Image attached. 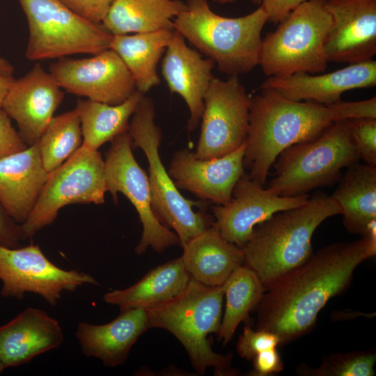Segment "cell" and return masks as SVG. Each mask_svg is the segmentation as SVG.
Returning <instances> with one entry per match:
<instances>
[{
	"instance_id": "obj_1",
	"label": "cell",
	"mask_w": 376,
	"mask_h": 376,
	"mask_svg": "<svg viewBox=\"0 0 376 376\" xmlns=\"http://www.w3.org/2000/svg\"><path fill=\"white\" fill-rule=\"evenodd\" d=\"M376 253V231L324 246L265 289L256 329L276 334L280 345L312 330L327 303L350 285L357 267Z\"/></svg>"
},
{
	"instance_id": "obj_2",
	"label": "cell",
	"mask_w": 376,
	"mask_h": 376,
	"mask_svg": "<svg viewBox=\"0 0 376 376\" xmlns=\"http://www.w3.org/2000/svg\"><path fill=\"white\" fill-rule=\"evenodd\" d=\"M376 118V97L324 105L295 101L271 89L251 97L249 127L244 166L254 182L264 185L269 169L285 148L318 136L334 123L353 118Z\"/></svg>"
},
{
	"instance_id": "obj_3",
	"label": "cell",
	"mask_w": 376,
	"mask_h": 376,
	"mask_svg": "<svg viewBox=\"0 0 376 376\" xmlns=\"http://www.w3.org/2000/svg\"><path fill=\"white\" fill-rule=\"evenodd\" d=\"M336 214H341L340 207L324 193L309 197L302 205L275 213L255 226L242 248L244 265L257 274L266 289L309 260L315 230Z\"/></svg>"
},
{
	"instance_id": "obj_4",
	"label": "cell",
	"mask_w": 376,
	"mask_h": 376,
	"mask_svg": "<svg viewBox=\"0 0 376 376\" xmlns=\"http://www.w3.org/2000/svg\"><path fill=\"white\" fill-rule=\"evenodd\" d=\"M186 8L173 20L179 32L229 76L244 74L258 65L261 33L267 22L259 6L248 15L226 17L215 13L207 0H187Z\"/></svg>"
},
{
	"instance_id": "obj_5",
	"label": "cell",
	"mask_w": 376,
	"mask_h": 376,
	"mask_svg": "<svg viewBox=\"0 0 376 376\" xmlns=\"http://www.w3.org/2000/svg\"><path fill=\"white\" fill-rule=\"evenodd\" d=\"M224 297L221 286L206 285L191 277L178 295L146 309L149 329H166L178 338L198 373L212 368L217 375H235L232 356L214 352L207 338L219 331Z\"/></svg>"
},
{
	"instance_id": "obj_6",
	"label": "cell",
	"mask_w": 376,
	"mask_h": 376,
	"mask_svg": "<svg viewBox=\"0 0 376 376\" xmlns=\"http://www.w3.org/2000/svg\"><path fill=\"white\" fill-rule=\"evenodd\" d=\"M326 0H306L262 38L258 65L267 77L323 73L324 47L331 26Z\"/></svg>"
},
{
	"instance_id": "obj_7",
	"label": "cell",
	"mask_w": 376,
	"mask_h": 376,
	"mask_svg": "<svg viewBox=\"0 0 376 376\" xmlns=\"http://www.w3.org/2000/svg\"><path fill=\"white\" fill-rule=\"evenodd\" d=\"M346 120L334 123L312 140L283 150L274 163L275 172L268 187L292 197L338 182L341 170L359 160Z\"/></svg>"
},
{
	"instance_id": "obj_8",
	"label": "cell",
	"mask_w": 376,
	"mask_h": 376,
	"mask_svg": "<svg viewBox=\"0 0 376 376\" xmlns=\"http://www.w3.org/2000/svg\"><path fill=\"white\" fill-rule=\"evenodd\" d=\"M155 120L154 102L143 95L127 132L132 148H141L147 158L154 212L164 226L174 230L182 246L214 222L207 214L194 211L201 202L185 198L166 170L159 155L162 131Z\"/></svg>"
},
{
	"instance_id": "obj_9",
	"label": "cell",
	"mask_w": 376,
	"mask_h": 376,
	"mask_svg": "<svg viewBox=\"0 0 376 376\" xmlns=\"http://www.w3.org/2000/svg\"><path fill=\"white\" fill-rule=\"evenodd\" d=\"M26 17L30 61L96 54L109 49L113 35L102 25L79 16L61 0H18Z\"/></svg>"
},
{
	"instance_id": "obj_10",
	"label": "cell",
	"mask_w": 376,
	"mask_h": 376,
	"mask_svg": "<svg viewBox=\"0 0 376 376\" xmlns=\"http://www.w3.org/2000/svg\"><path fill=\"white\" fill-rule=\"evenodd\" d=\"M107 192L104 159L98 150L81 145L69 159L49 173L36 204L22 228L31 238L52 224L70 204L101 205Z\"/></svg>"
},
{
	"instance_id": "obj_11",
	"label": "cell",
	"mask_w": 376,
	"mask_h": 376,
	"mask_svg": "<svg viewBox=\"0 0 376 376\" xmlns=\"http://www.w3.org/2000/svg\"><path fill=\"white\" fill-rule=\"evenodd\" d=\"M111 142L104 158L107 191L115 202L118 193L123 194L139 214L143 231L135 253L141 255L148 247L162 253L180 244L178 235L164 226L154 212L148 175L134 158L128 132L118 135Z\"/></svg>"
},
{
	"instance_id": "obj_12",
	"label": "cell",
	"mask_w": 376,
	"mask_h": 376,
	"mask_svg": "<svg viewBox=\"0 0 376 376\" xmlns=\"http://www.w3.org/2000/svg\"><path fill=\"white\" fill-rule=\"evenodd\" d=\"M251 97L237 75L214 77L204 97L201 128L195 156L210 159L242 146L249 127Z\"/></svg>"
},
{
	"instance_id": "obj_13",
	"label": "cell",
	"mask_w": 376,
	"mask_h": 376,
	"mask_svg": "<svg viewBox=\"0 0 376 376\" xmlns=\"http://www.w3.org/2000/svg\"><path fill=\"white\" fill-rule=\"evenodd\" d=\"M0 280L3 297L22 299L25 293L33 292L51 306L56 305L64 291L73 292L86 284L98 285L88 274L55 265L33 244L14 249L0 245Z\"/></svg>"
},
{
	"instance_id": "obj_14",
	"label": "cell",
	"mask_w": 376,
	"mask_h": 376,
	"mask_svg": "<svg viewBox=\"0 0 376 376\" xmlns=\"http://www.w3.org/2000/svg\"><path fill=\"white\" fill-rule=\"evenodd\" d=\"M49 72L66 92L109 104H120L137 91L125 63L110 48L91 57L59 58Z\"/></svg>"
},
{
	"instance_id": "obj_15",
	"label": "cell",
	"mask_w": 376,
	"mask_h": 376,
	"mask_svg": "<svg viewBox=\"0 0 376 376\" xmlns=\"http://www.w3.org/2000/svg\"><path fill=\"white\" fill-rule=\"evenodd\" d=\"M308 194L282 196L271 188H264L245 173L237 182L231 199L212 207L222 236L242 248L249 240L256 226L276 212L305 204Z\"/></svg>"
},
{
	"instance_id": "obj_16",
	"label": "cell",
	"mask_w": 376,
	"mask_h": 376,
	"mask_svg": "<svg viewBox=\"0 0 376 376\" xmlns=\"http://www.w3.org/2000/svg\"><path fill=\"white\" fill-rule=\"evenodd\" d=\"M331 18L324 51L328 62L355 63L376 54V0H326Z\"/></svg>"
},
{
	"instance_id": "obj_17",
	"label": "cell",
	"mask_w": 376,
	"mask_h": 376,
	"mask_svg": "<svg viewBox=\"0 0 376 376\" xmlns=\"http://www.w3.org/2000/svg\"><path fill=\"white\" fill-rule=\"evenodd\" d=\"M64 97L63 90L49 72L36 63L27 73L14 79L1 109L15 121L24 143H36Z\"/></svg>"
},
{
	"instance_id": "obj_18",
	"label": "cell",
	"mask_w": 376,
	"mask_h": 376,
	"mask_svg": "<svg viewBox=\"0 0 376 376\" xmlns=\"http://www.w3.org/2000/svg\"><path fill=\"white\" fill-rule=\"evenodd\" d=\"M245 143L237 150L220 157L201 159L184 148L173 155L168 173L178 189L193 194L217 205L230 201L239 179L245 174Z\"/></svg>"
},
{
	"instance_id": "obj_19",
	"label": "cell",
	"mask_w": 376,
	"mask_h": 376,
	"mask_svg": "<svg viewBox=\"0 0 376 376\" xmlns=\"http://www.w3.org/2000/svg\"><path fill=\"white\" fill-rule=\"evenodd\" d=\"M376 86V61L369 60L348 64L322 75L299 72L283 77H267L260 89L274 90L295 101H312L324 105L335 104L348 91Z\"/></svg>"
},
{
	"instance_id": "obj_20",
	"label": "cell",
	"mask_w": 376,
	"mask_h": 376,
	"mask_svg": "<svg viewBox=\"0 0 376 376\" xmlns=\"http://www.w3.org/2000/svg\"><path fill=\"white\" fill-rule=\"evenodd\" d=\"M185 38L174 30L162 58V74L170 91L179 95L189 111L187 130H195L201 122L204 97L214 77V62L190 48Z\"/></svg>"
},
{
	"instance_id": "obj_21",
	"label": "cell",
	"mask_w": 376,
	"mask_h": 376,
	"mask_svg": "<svg viewBox=\"0 0 376 376\" xmlns=\"http://www.w3.org/2000/svg\"><path fill=\"white\" fill-rule=\"evenodd\" d=\"M64 339L58 322L45 311L29 307L0 326V357L5 368L28 363L58 348Z\"/></svg>"
},
{
	"instance_id": "obj_22",
	"label": "cell",
	"mask_w": 376,
	"mask_h": 376,
	"mask_svg": "<svg viewBox=\"0 0 376 376\" xmlns=\"http://www.w3.org/2000/svg\"><path fill=\"white\" fill-rule=\"evenodd\" d=\"M48 174L37 142L0 159V203L19 224L33 210Z\"/></svg>"
},
{
	"instance_id": "obj_23",
	"label": "cell",
	"mask_w": 376,
	"mask_h": 376,
	"mask_svg": "<svg viewBox=\"0 0 376 376\" xmlns=\"http://www.w3.org/2000/svg\"><path fill=\"white\" fill-rule=\"evenodd\" d=\"M149 329L144 308H133L120 312L110 322L93 324L79 322L77 338L83 354L95 357L109 367L122 365L138 338Z\"/></svg>"
},
{
	"instance_id": "obj_24",
	"label": "cell",
	"mask_w": 376,
	"mask_h": 376,
	"mask_svg": "<svg viewBox=\"0 0 376 376\" xmlns=\"http://www.w3.org/2000/svg\"><path fill=\"white\" fill-rule=\"evenodd\" d=\"M180 256L190 276L209 286H221L244 264L242 248L226 240L214 222L182 245Z\"/></svg>"
},
{
	"instance_id": "obj_25",
	"label": "cell",
	"mask_w": 376,
	"mask_h": 376,
	"mask_svg": "<svg viewBox=\"0 0 376 376\" xmlns=\"http://www.w3.org/2000/svg\"><path fill=\"white\" fill-rule=\"evenodd\" d=\"M338 182L331 196L340 207L345 229L361 236L376 231V166L355 163Z\"/></svg>"
},
{
	"instance_id": "obj_26",
	"label": "cell",
	"mask_w": 376,
	"mask_h": 376,
	"mask_svg": "<svg viewBox=\"0 0 376 376\" xmlns=\"http://www.w3.org/2000/svg\"><path fill=\"white\" fill-rule=\"evenodd\" d=\"M191 276L181 257L157 266L134 285L104 294V302L117 306L120 312L147 309L178 295L187 286Z\"/></svg>"
},
{
	"instance_id": "obj_27",
	"label": "cell",
	"mask_w": 376,
	"mask_h": 376,
	"mask_svg": "<svg viewBox=\"0 0 376 376\" xmlns=\"http://www.w3.org/2000/svg\"><path fill=\"white\" fill-rule=\"evenodd\" d=\"M174 29L113 36L110 44L130 72L138 91L145 94L160 83L157 65Z\"/></svg>"
},
{
	"instance_id": "obj_28",
	"label": "cell",
	"mask_w": 376,
	"mask_h": 376,
	"mask_svg": "<svg viewBox=\"0 0 376 376\" xmlns=\"http://www.w3.org/2000/svg\"><path fill=\"white\" fill-rule=\"evenodd\" d=\"M185 8L181 0H115L102 24L113 36L173 29Z\"/></svg>"
},
{
	"instance_id": "obj_29",
	"label": "cell",
	"mask_w": 376,
	"mask_h": 376,
	"mask_svg": "<svg viewBox=\"0 0 376 376\" xmlns=\"http://www.w3.org/2000/svg\"><path fill=\"white\" fill-rule=\"evenodd\" d=\"M143 95L136 91L127 100L115 105L88 99L79 100L75 109L81 123L82 146L98 150L105 143L127 132L130 119Z\"/></svg>"
},
{
	"instance_id": "obj_30",
	"label": "cell",
	"mask_w": 376,
	"mask_h": 376,
	"mask_svg": "<svg viewBox=\"0 0 376 376\" xmlns=\"http://www.w3.org/2000/svg\"><path fill=\"white\" fill-rule=\"evenodd\" d=\"M221 288L226 297V306L217 335L226 345L241 322L258 306L265 288L257 274L244 264L230 274Z\"/></svg>"
},
{
	"instance_id": "obj_31",
	"label": "cell",
	"mask_w": 376,
	"mask_h": 376,
	"mask_svg": "<svg viewBox=\"0 0 376 376\" xmlns=\"http://www.w3.org/2000/svg\"><path fill=\"white\" fill-rule=\"evenodd\" d=\"M83 143L76 110L54 116L37 141L45 171L50 173L63 164Z\"/></svg>"
},
{
	"instance_id": "obj_32",
	"label": "cell",
	"mask_w": 376,
	"mask_h": 376,
	"mask_svg": "<svg viewBox=\"0 0 376 376\" xmlns=\"http://www.w3.org/2000/svg\"><path fill=\"white\" fill-rule=\"evenodd\" d=\"M375 361L374 350L336 353L324 357L317 368L300 364L296 372L306 376H373Z\"/></svg>"
},
{
	"instance_id": "obj_33",
	"label": "cell",
	"mask_w": 376,
	"mask_h": 376,
	"mask_svg": "<svg viewBox=\"0 0 376 376\" xmlns=\"http://www.w3.org/2000/svg\"><path fill=\"white\" fill-rule=\"evenodd\" d=\"M346 121L359 159L376 166V118H353Z\"/></svg>"
},
{
	"instance_id": "obj_34",
	"label": "cell",
	"mask_w": 376,
	"mask_h": 376,
	"mask_svg": "<svg viewBox=\"0 0 376 376\" xmlns=\"http://www.w3.org/2000/svg\"><path fill=\"white\" fill-rule=\"evenodd\" d=\"M280 345L279 336L265 329L253 330L246 324L237 343V352L242 358L251 360L260 352Z\"/></svg>"
},
{
	"instance_id": "obj_35",
	"label": "cell",
	"mask_w": 376,
	"mask_h": 376,
	"mask_svg": "<svg viewBox=\"0 0 376 376\" xmlns=\"http://www.w3.org/2000/svg\"><path fill=\"white\" fill-rule=\"evenodd\" d=\"M84 19L102 24L115 0H61Z\"/></svg>"
},
{
	"instance_id": "obj_36",
	"label": "cell",
	"mask_w": 376,
	"mask_h": 376,
	"mask_svg": "<svg viewBox=\"0 0 376 376\" xmlns=\"http://www.w3.org/2000/svg\"><path fill=\"white\" fill-rule=\"evenodd\" d=\"M27 147L13 126L10 118L0 109V159Z\"/></svg>"
},
{
	"instance_id": "obj_37",
	"label": "cell",
	"mask_w": 376,
	"mask_h": 376,
	"mask_svg": "<svg viewBox=\"0 0 376 376\" xmlns=\"http://www.w3.org/2000/svg\"><path fill=\"white\" fill-rule=\"evenodd\" d=\"M253 368L249 375L269 376L278 374L284 369L281 355L276 347L259 352L251 359Z\"/></svg>"
},
{
	"instance_id": "obj_38",
	"label": "cell",
	"mask_w": 376,
	"mask_h": 376,
	"mask_svg": "<svg viewBox=\"0 0 376 376\" xmlns=\"http://www.w3.org/2000/svg\"><path fill=\"white\" fill-rule=\"evenodd\" d=\"M26 239L22 226L8 214L0 203V245L18 248L21 242Z\"/></svg>"
},
{
	"instance_id": "obj_39",
	"label": "cell",
	"mask_w": 376,
	"mask_h": 376,
	"mask_svg": "<svg viewBox=\"0 0 376 376\" xmlns=\"http://www.w3.org/2000/svg\"><path fill=\"white\" fill-rule=\"evenodd\" d=\"M306 0H251L261 6L267 17V22L278 24L292 10Z\"/></svg>"
},
{
	"instance_id": "obj_40",
	"label": "cell",
	"mask_w": 376,
	"mask_h": 376,
	"mask_svg": "<svg viewBox=\"0 0 376 376\" xmlns=\"http://www.w3.org/2000/svg\"><path fill=\"white\" fill-rule=\"evenodd\" d=\"M14 78L13 76H7L0 74V109H1L3 100Z\"/></svg>"
},
{
	"instance_id": "obj_41",
	"label": "cell",
	"mask_w": 376,
	"mask_h": 376,
	"mask_svg": "<svg viewBox=\"0 0 376 376\" xmlns=\"http://www.w3.org/2000/svg\"><path fill=\"white\" fill-rule=\"evenodd\" d=\"M15 70L13 66L6 59L0 56V74L13 76Z\"/></svg>"
},
{
	"instance_id": "obj_42",
	"label": "cell",
	"mask_w": 376,
	"mask_h": 376,
	"mask_svg": "<svg viewBox=\"0 0 376 376\" xmlns=\"http://www.w3.org/2000/svg\"><path fill=\"white\" fill-rule=\"evenodd\" d=\"M214 2L219 4H227L235 2L237 0H213Z\"/></svg>"
},
{
	"instance_id": "obj_43",
	"label": "cell",
	"mask_w": 376,
	"mask_h": 376,
	"mask_svg": "<svg viewBox=\"0 0 376 376\" xmlns=\"http://www.w3.org/2000/svg\"><path fill=\"white\" fill-rule=\"evenodd\" d=\"M4 369H5V368H4V366H3L2 360H1V357H0V373H1Z\"/></svg>"
}]
</instances>
